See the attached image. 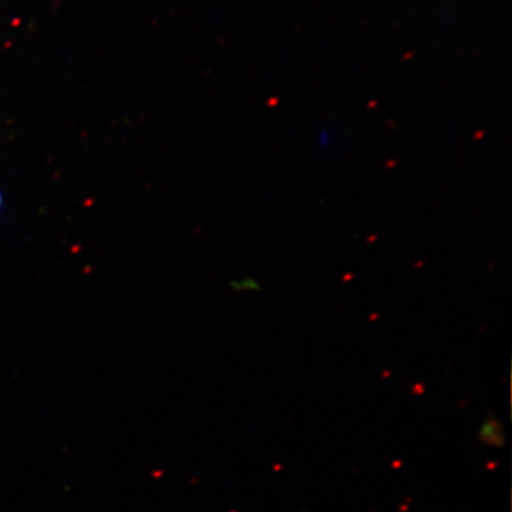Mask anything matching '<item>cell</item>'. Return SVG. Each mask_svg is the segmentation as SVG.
<instances>
[{"mask_svg": "<svg viewBox=\"0 0 512 512\" xmlns=\"http://www.w3.org/2000/svg\"><path fill=\"white\" fill-rule=\"evenodd\" d=\"M2 205H3V195H2V191H0V210H2Z\"/></svg>", "mask_w": 512, "mask_h": 512, "instance_id": "cell-1", "label": "cell"}]
</instances>
